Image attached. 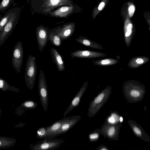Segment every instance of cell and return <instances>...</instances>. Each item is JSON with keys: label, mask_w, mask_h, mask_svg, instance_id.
<instances>
[{"label": "cell", "mask_w": 150, "mask_h": 150, "mask_svg": "<svg viewBox=\"0 0 150 150\" xmlns=\"http://www.w3.org/2000/svg\"><path fill=\"white\" fill-rule=\"evenodd\" d=\"M30 1L32 13L48 15L50 12L60 7L70 6L72 0H28Z\"/></svg>", "instance_id": "1"}, {"label": "cell", "mask_w": 150, "mask_h": 150, "mask_svg": "<svg viewBox=\"0 0 150 150\" xmlns=\"http://www.w3.org/2000/svg\"><path fill=\"white\" fill-rule=\"evenodd\" d=\"M111 93V89H106L100 92L91 101L88 108V117L94 116L108 99Z\"/></svg>", "instance_id": "2"}, {"label": "cell", "mask_w": 150, "mask_h": 150, "mask_svg": "<svg viewBox=\"0 0 150 150\" xmlns=\"http://www.w3.org/2000/svg\"><path fill=\"white\" fill-rule=\"evenodd\" d=\"M21 10L20 7L15 8L11 18L0 32V47L11 35L18 23Z\"/></svg>", "instance_id": "3"}, {"label": "cell", "mask_w": 150, "mask_h": 150, "mask_svg": "<svg viewBox=\"0 0 150 150\" xmlns=\"http://www.w3.org/2000/svg\"><path fill=\"white\" fill-rule=\"evenodd\" d=\"M37 74V66L35 58L29 55L26 63L25 79L28 86L30 89L33 88Z\"/></svg>", "instance_id": "4"}, {"label": "cell", "mask_w": 150, "mask_h": 150, "mask_svg": "<svg viewBox=\"0 0 150 150\" xmlns=\"http://www.w3.org/2000/svg\"><path fill=\"white\" fill-rule=\"evenodd\" d=\"M122 122L117 124L109 123L105 120L100 129L101 134L105 137L117 141Z\"/></svg>", "instance_id": "5"}, {"label": "cell", "mask_w": 150, "mask_h": 150, "mask_svg": "<svg viewBox=\"0 0 150 150\" xmlns=\"http://www.w3.org/2000/svg\"><path fill=\"white\" fill-rule=\"evenodd\" d=\"M82 8L74 4L70 6H64L58 8L48 14L50 17L57 18H67L75 13H81Z\"/></svg>", "instance_id": "6"}, {"label": "cell", "mask_w": 150, "mask_h": 150, "mask_svg": "<svg viewBox=\"0 0 150 150\" xmlns=\"http://www.w3.org/2000/svg\"><path fill=\"white\" fill-rule=\"evenodd\" d=\"M40 99L44 110L47 111L48 105V93L45 76L42 69L40 71L38 85Z\"/></svg>", "instance_id": "7"}, {"label": "cell", "mask_w": 150, "mask_h": 150, "mask_svg": "<svg viewBox=\"0 0 150 150\" xmlns=\"http://www.w3.org/2000/svg\"><path fill=\"white\" fill-rule=\"evenodd\" d=\"M124 96L130 103H136L142 101L146 91L142 88L132 87L125 88L123 90Z\"/></svg>", "instance_id": "8"}, {"label": "cell", "mask_w": 150, "mask_h": 150, "mask_svg": "<svg viewBox=\"0 0 150 150\" xmlns=\"http://www.w3.org/2000/svg\"><path fill=\"white\" fill-rule=\"evenodd\" d=\"M23 57V50L21 42L18 41L14 47L12 54V63L13 67L18 73L21 68Z\"/></svg>", "instance_id": "9"}, {"label": "cell", "mask_w": 150, "mask_h": 150, "mask_svg": "<svg viewBox=\"0 0 150 150\" xmlns=\"http://www.w3.org/2000/svg\"><path fill=\"white\" fill-rule=\"evenodd\" d=\"M80 115H75L70 117L62 124L60 128L57 131L50 136L45 137L44 139H50L64 134L74 125L80 119Z\"/></svg>", "instance_id": "10"}, {"label": "cell", "mask_w": 150, "mask_h": 150, "mask_svg": "<svg viewBox=\"0 0 150 150\" xmlns=\"http://www.w3.org/2000/svg\"><path fill=\"white\" fill-rule=\"evenodd\" d=\"M64 142L62 139H45L33 145L34 150H53L58 148Z\"/></svg>", "instance_id": "11"}, {"label": "cell", "mask_w": 150, "mask_h": 150, "mask_svg": "<svg viewBox=\"0 0 150 150\" xmlns=\"http://www.w3.org/2000/svg\"><path fill=\"white\" fill-rule=\"evenodd\" d=\"M75 23L69 22L62 25L56 27V33L62 41L65 40L71 36L75 30Z\"/></svg>", "instance_id": "12"}, {"label": "cell", "mask_w": 150, "mask_h": 150, "mask_svg": "<svg viewBox=\"0 0 150 150\" xmlns=\"http://www.w3.org/2000/svg\"><path fill=\"white\" fill-rule=\"evenodd\" d=\"M49 30L48 27L42 25L36 28V34L39 49L40 52L43 50L47 44Z\"/></svg>", "instance_id": "13"}, {"label": "cell", "mask_w": 150, "mask_h": 150, "mask_svg": "<svg viewBox=\"0 0 150 150\" xmlns=\"http://www.w3.org/2000/svg\"><path fill=\"white\" fill-rule=\"evenodd\" d=\"M127 122L135 136L145 142H150L149 136L142 127L136 121L129 119Z\"/></svg>", "instance_id": "14"}, {"label": "cell", "mask_w": 150, "mask_h": 150, "mask_svg": "<svg viewBox=\"0 0 150 150\" xmlns=\"http://www.w3.org/2000/svg\"><path fill=\"white\" fill-rule=\"evenodd\" d=\"M87 86V83H85L78 92L74 98L69 106L64 112V117L75 107L79 104L81 99L85 92Z\"/></svg>", "instance_id": "15"}, {"label": "cell", "mask_w": 150, "mask_h": 150, "mask_svg": "<svg viewBox=\"0 0 150 150\" xmlns=\"http://www.w3.org/2000/svg\"><path fill=\"white\" fill-rule=\"evenodd\" d=\"M52 61L56 64L59 71H63L65 69L64 62L57 50L54 48L50 50Z\"/></svg>", "instance_id": "16"}, {"label": "cell", "mask_w": 150, "mask_h": 150, "mask_svg": "<svg viewBox=\"0 0 150 150\" xmlns=\"http://www.w3.org/2000/svg\"><path fill=\"white\" fill-rule=\"evenodd\" d=\"M56 28L49 30L48 32V40L54 46L59 47L62 43V40L56 33Z\"/></svg>", "instance_id": "17"}, {"label": "cell", "mask_w": 150, "mask_h": 150, "mask_svg": "<svg viewBox=\"0 0 150 150\" xmlns=\"http://www.w3.org/2000/svg\"><path fill=\"white\" fill-rule=\"evenodd\" d=\"M69 117H64L54 122L50 126H47L46 135L45 137L50 136L58 131L60 128L63 123Z\"/></svg>", "instance_id": "18"}, {"label": "cell", "mask_w": 150, "mask_h": 150, "mask_svg": "<svg viewBox=\"0 0 150 150\" xmlns=\"http://www.w3.org/2000/svg\"><path fill=\"white\" fill-rule=\"evenodd\" d=\"M15 8L8 10L5 13L3 16H2V15L0 16V32L11 18L15 10Z\"/></svg>", "instance_id": "19"}, {"label": "cell", "mask_w": 150, "mask_h": 150, "mask_svg": "<svg viewBox=\"0 0 150 150\" xmlns=\"http://www.w3.org/2000/svg\"><path fill=\"white\" fill-rule=\"evenodd\" d=\"M105 120L109 123L117 124L122 122L123 118L117 112L111 111L110 114L106 117Z\"/></svg>", "instance_id": "20"}, {"label": "cell", "mask_w": 150, "mask_h": 150, "mask_svg": "<svg viewBox=\"0 0 150 150\" xmlns=\"http://www.w3.org/2000/svg\"><path fill=\"white\" fill-rule=\"evenodd\" d=\"M109 0H101L100 2L95 6L92 11V15L93 19H94L106 7L108 3Z\"/></svg>", "instance_id": "21"}, {"label": "cell", "mask_w": 150, "mask_h": 150, "mask_svg": "<svg viewBox=\"0 0 150 150\" xmlns=\"http://www.w3.org/2000/svg\"><path fill=\"white\" fill-rule=\"evenodd\" d=\"M101 134L100 129H96L94 131L90 133L88 135V137L89 141L93 142L98 141L99 139Z\"/></svg>", "instance_id": "22"}, {"label": "cell", "mask_w": 150, "mask_h": 150, "mask_svg": "<svg viewBox=\"0 0 150 150\" xmlns=\"http://www.w3.org/2000/svg\"><path fill=\"white\" fill-rule=\"evenodd\" d=\"M14 2V0H2L0 4V12H4Z\"/></svg>", "instance_id": "23"}, {"label": "cell", "mask_w": 150, "mask_h": 150, "mask_svg": "<svg viewBox=\"0 0 150 150\" xmlns=\"http://www.w3.org/2000/svg\"><path fill=\"white\" fill-rule=\"evenodd\" d=\"M47 128V126L39 128L37 131V138L39 139H44L46 135Z\"/></svg>", "instance_id": "24"}, {"label": "cell", "mask_w": 150, "mask_h": 150, "mask_svg": "<svg viewBox=\"0 0 150 150\" xmlns=\"http://www.w3.org/2000/svg\"><path fill=\"white\" fill-rule=\"evenodd\" d=\"M128 8V11H125L129 15V17L131 18L134 14L135 8L134 4L133 2H129L127 3Z\"/></svg>", "instance_id": "25"}, {"label": "cell", "mask_w": 150, "mask_h": 150, "mask_svg": "<svg viewBox=\"0 0 150 150\" xmlns=\"http://www.w3.org/2000/svg\"><path fill=\"white\" fill-rule=\"evenodd\" d=\"M24 105L25 107L30 109L35 108L37 106L36 103L33 100L26 101L24 103Z\"/></svg>", "instance_id": "26"}, {"label": "cell", "mask_w": 150, "mask_h": 150, "mask_svg": "<svg viewBox=\"0 0 150 150\" xmlns=\"http://www.w3.org/2000/svg\"><path fill=\"white\" fill-rule=\"evenodd\" d=\"M5 81L0 77V88H3L7 85Z\"/></svg>", "instance_id": "27"}, {"label": "cell", "mask_w": 150, "mask_h": 150, "mask_svg": "<svg viewBox=\"0 0 150 150\" xmlns=\"http://www.w3.org/2000/svg\"><path fill=\"white\" fill-rule=\"evenodd\" d=\"M97 150H109V149L104 145H101L96 149Z\"/></svg>", "instance_id": "28"}, {"label": "cell", "mask_w": 150, "mask_h": 150, "mask_svg": "<svg viewBox=\"0 0 150 150\" xmlns=\"http://www.w3.org/2000/svg\"><path fill=\"white\" fill-rule=\"evenodd\" d=\"M110 62V61L108 59H105L103 60L101 62V63L102 64H109Z\"/></svg>", "instance_id": "29"}, {"label": "cell", "mask_w": 150, "mask_h": 150, "mask_svg": "<svg viewBox=\"0 0 150 150\" xmlns=\"http://www.w3.org/2000/svg\"><path fill=\"white\" fill-rule=\"evenodd\" d=\"M136 62L138 64H142L144 62V60L141 58H138L136 60Z\"/></svg>", "instance_id": "30"}, {"label": "cell", "mask_w": 150, "mask_h": 150, "mask_svg": "<svg viewBox=\"0 0 150 150\" xmlns=\"http://www.w3.org/2000/svg\"><path fill=\"white\" fill-rule=\"evenodd\" d=\"M132 32V30H129V31H127L125 33V36L126 37L129 36L130 35H131Z\"/></svg>", "instance_id": "31"}, {"label": "cell", "mask_w": 150, "mask_h": 150, "mask_svg": "<svg viewBox=\"0 0 150 150\" xmlns=\"http://www.w3.org/2000/svg\"><path fill=\"white\" fill-rule=\"evenodd\" d=\"M1 141H0V146L1 145Z\"/></svg>", "instance_id": "32"}, {"label": "cell", "mask_w": 150, "mask_h": 150, "mask_svg": "<svg viewBox=\"0 0 150 150\" xmlns=\"http://www.w3.org/2000/svg\"><path fill=\"white\" fill-rule=\"evenodd\" d=\"M88 0V1H89V0Z\"/></svg>", "instance_id": "33"}, {"label": "cell", "mask_w": 150, "mask_h": 150, "mask_svg": "<svg viewBox=\"0 0 150 150\" xmlns=\"http://www.w3.org/2000/svg\"><path fill=\"white\" fill-rule=\"evenodd\" d=\"M98 1H99V0H98Z\"/></svg>", "instance_id": "34"}]
</instances>
